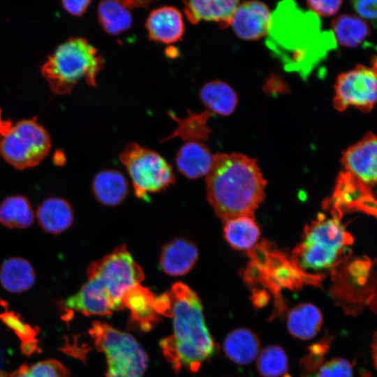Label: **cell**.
<instances>
[{"label": "cell", "mask_w": 377, "mask_h": 377, "mask_svg": "<svg viewBox=\"0 0 377 377\" xmlns=\"http://www.w3.org/2000/svg\"><path fill=\"white\" fill-rule=\"evenodd\" d=\"M372 355L374 362V366L377 369V332L375 334L371 344Z\"/></svg>", "instance_id": "36"}, {"label": "cell", "mask_w": 377, "mask_h": 377, "mask_svg": "<svg viewBox=\"0 0 377 377\" xmlns=\"http://www.w3.org/2000/svg\"><path fill=\"white\" fill-rule=\"evenodd\" d=\"M353 240L339 218L319 214L306 227L303 240L293 250L294 262L302 268H331L339 263Z\"/></svg>", "instance_id": "5"}, {"label": "cell", "mask_w": 377, "mask_h": 377, "mask_svg": "<svg viewBox=\"0 0 377 377\" xmlns=\"http://www.w3.org/2000/svg\"><path fill=\"white\" fill-rule=\"evenodd\" d=\"M368 304L370 307L377 313V293H374L369 300Z\"/></svg>", "instance_id": "37"}, {"label": "cell", "mask_w": 377, "mask_h": 377, "mask_svg": "<svg viewBox=\"0 0 377 377\" xmlns=\"http://www.w3.org/2000/svg\"><path fill=\"white\" fill-rule=\"evenodd\" d=\"M13 126V124L10 121H3L1 119V111L0 109V134L1 136L4 135L6 134L11 127Z\"/></svg>", "instance_id": "35"}, {"label": "cell", "mask_w": 377, "mask_h": 377, "mask_svg": "<svg viewBox=\"0 0 377 377\" xmlns=\"http://www.w3.org/2000/svg\"><path fill=\"white\" fill-rule=\"evenodd\" d=\"M91 1H62L61 5L64 10L73 16H82L87 10Z\"/></svg>", "instance_id": "34"}, {"label": "cell", "mask_w": 377, "mask_h": 377, "mask_svg": "<svg viewBox=\"0 0 377 377\" xmlns=\"http://www.w3.org/2000/svg\"><path fill=\"white\" fill-rule=\"evenodd\" d=\"M208 110L196 113L190 111L188 115L184 119L176 118L172 115L177 122V129L168 138L180 137L188 141L202 142L209 138L212 132L207 125L208 120L212 116Z\"/></svg>", "instance_id": "27"}, {"label": "cell", "mask_w": 377, "mask_h": 377, "mask_svg": "<svg viewBox=\"0 0 377 377\" xmlns=\"http://www.w3.org/2000/svg\"><path fill=\"white\" fill-rule=\"evenodd\" d=\"M200 98L206 110L212 114L228 116L235 110L238 98L234 89L221 80L205 84L200 91Z\"/></svg>", "instance_id": "21"}, {"label": "cell", "mask_w": 377, "mask_h": 377, "mask_svg": "<svg viewBox=\"0 0 377 377\" xmlns=\"http://www.w3.org/2000/svg\"><path fill=\"white\" fill-rule=\"evenodd\" d=\"M272 20V15L264 3L250 1L239 3L229 26L241 39L258 40L269 33Z\"/></svg>", "instance_id": "11"}, {"label": "cell", "mask_w": 377, "mask_h": 377, "mask_svg": "<svg viewBox=\"0 0 377 377\" xmlns=\"http://www.w3.org/2000/svg\"><path fill=\"white\" fill-rule=\"evenodd\" d=\"M306 3L315 15L328 17L337 13L342 1H308Z\"/></svg>", "instance_id": "32"}, {"label": "cell", "mask_w": 377, "mask_h": 377, "mask_svg": "<svg viewBox=\"0 0 377 377\" xmlns=\"http://www.w3.org/2000/svg\"><path fill=\"white\" fill-rule=\"evenodd\" d=\"M288 356L281 346H269L259 353L257 370L263 377H286L288 376Z\"/></svg>", "instance_id": "28"}, {"label": "cell", "mask_w": 377, "mask_h": 377, "mask_svg": "<svg viewBox=\"0 0 377 377\" xmlns=\"http://www.w3.org/2000/svg\"><path fill=\"white\" fill-rule=\"evenodd\" d=\"M184 13L188 20L217 22L222 27L230 25L231 17L239 3L236 0H195L183 1Z\"/></svg>", "instance_id": "13"}, {"label": "cell", "mask_w": 377, "mask_h": 377, "mask_svg": "<svg viewBox=\"0 0 377 377\" xmlns=\"http://www.w3.org/2000/svg\"><path fill=\"white\" fill-rule=\"evenodd\" d=\"M145 27L150 40L166 45L181 40L185 30L182 13L170 6L152 10L147 16Z\"/></svg>", "instance_id": "12"}, {"label": "cell", "mask_w": 377, "mask_h": 377, "mask_svg": "<svg viewBox=\"0 0 377 377\" xmlns=\"http://www.w3.org/2000/svg\"><path fill=\"white\" fill-rule=\"evenodd\" d=\"M36 217L41 228L51 234H59L73 222L71 205L66 200L52 197L45 200L38 207Z\"/></svg>", "instance_id": "18"}, {"label": "cell", "mask_w": 377, "mask_h": 377, "mask_svg": "<svg viewBox=\"0 0 377 377\" xmlns=\"http://www.w3.org/2000/svg\"><path fill=\"white\" fill-rule=\"evenodd\" d=\"M213 159L214 155L202 142L188 141L179 149L175 161L182 174L198 179L209 173Z\"/></svg>", "instance_id": "16"}, {"label": "cell", "mask_w": 377, "mask_h": 377, "mask_svg": "<svg viewBox=\"0 0 377 377\" xmlns=\"http://www.w3.org/2000/svg\"><path fill=\"white\" fill-rule=\"evenodd\" d=\"M333 103L341 112L349 107L370 112L377 104V69L357 65L340 73L334 84Z\"/></svg>", "instance_id": "9"}, {"label": "cell", "mask_w": 377, "mask_h": 377, "mask_svg": "<svg viewBox=\"0 0 377 377\" xmlns=\"http://www.w3.org/2000/svg\"><path fill=\"white\" fill-rule=\"evenodd\" d=\"M131 179L135 195L145 198L148 193L167 188L175 182L170 164L156 151L131 142L119 155Z\"/></svg>", "instance_id": "8"}, {"label": "cell", "mask_w": 377, "mask_h": 377, "mask_svg": "<svg viewBox=\"0 0 377 377\" xmlns=\"http://www.w3.org/2000/svg\"><path fill=\"white\" fill-rule=\"evenodd\" d=\"M223 349L230 361L245 365L252 362L258 356L260 343L258 336L252 330L238 328L226 337Z\"/></svg>", "instance_id": "17"}, {"label": "cell", "mask_w": 377, "mask_h": 377, "mask_svg": "<svg viewBox=\"0 0 377 377\" xmlns=\"http://www.w3.org/2000/svg\"><path fill=\"white\" fill-rule=\"evenodd\" d=\"M352 3L360 17L365 21L377 20V0H357Z\"/></svg>", "instance_id": "33"}, {"label": "cell", "mask_w": 377, "mask_h": 377, "mask_svg": "<svg viewBox=\"0 0 377 377\" xmlns=\"http://www.w3.org/2000/svg\"><path fill=\"white\" fill-rule=\"evenodd\" d=\"M223 233L231 246L248 250L256 244L260 231L253 216H239L225 222Z\"/></svg>", "instance_id": "25"}, {"label": "cell", "mask_w": 377, "mask_h": 377, "mask_svg": "<svg viewBox=\"0 0 377 377\" xmlns=\"http://www.w3.org/2000/svg\"><path fill=\"white\" fill-rule=\"evenodd\" d=\"M34 219L31 205L24 196H9L0 204V223L8 228H26L33 223Z\"/></svg>", "instance_id": "26"}, {"label": "cell", "mask_w": 377, "mask_h": 377, "mask_svg": "<svg viewBox=\"0 0 377 377\" xmlns=\"http://www.w3.org/2000/svg\"><path fill=\"white\" fill-rule=\"evenodd\" d=\"M353 364L344 358H334L321 365L306 377H353Z\"/></svg>", "instance_id": "30"}, {"label": "cell", "mask_w": 377, "mask_h": 377, "mask_svg": "<svg viewBox=\"0 0 377 377\" xmlns=\"http://www.w3.org/2000/svg\"><path fill=\"white\" fill-rule=\"evenodd\" d=\"M50 148L49 133L34 119L18 121L0 139L1 156L20 170L37 165Z\"/></svg>", "instance_id": "7"}, {"label": "cell", "mask_w": 377, "mask_h": 377, "mask_svg": "<svg viewBox=\"0 0 377 377\" xmlns=\"http://www.w3.org/2000/svg\"><path fill=\"white\" fill-rule=\"evenodd\" d=\"M7 377H70V372L58 360H45L31 365L23 364Z\"/></svg>", "instance_id": "29"}, {"label": "cell", "mask_w": 377, "mask_h": 377, "mask_svg": "<svg viewBox=\"0 0 377 377\" xmlns=\"http://www.w3.org/2000/svg\"><path fill=\"white\" fill-rule=\"evenodd\" d=\"M89 334L96 349L105 355L106 377H142L148 358L133 336L98 321L93 323Z\"/></svg>", "instance_id": "6"}, {"label": "cell", "mask_w": 377, "mask_h": 377, "mask_svg": "<svg viewBox=\"0 0 377 377\" xmlns=\"http://www.w3.org/2000/svg\"><path fill=\"white\" fill-rule=\"evenodd\" d=\"M198 257V251L193 244L177 238L163 247L160 265L165 274L182 276L187 274L193 267Z\"/></svg>", "instance_id": "15"}, {"label": "cell", "mask_w": 377, "mask_h": 377, "mask_svg": "<svg viewBox=\"0 0 377 377\" xmlns=\"http://www.w3.org/2000/svg\"><path fill=\"white\" fill-rule=\"evenodd\" d=\"M0 317L22 340L31 339L35 336L34 330L29 325L24 323L16 315L12 313H6L1 315Z\"/></svg>", "instance_id": "31"}, {"label": "cell", "mask_w": 377, "mask_h": 377, "mask_svg": "<svg viewBox=\"0 0 377 377\" xmlns=\"http://www.w3.org/2000/svg\"><path fill=\"white\" fill-rule=\"evenodd\" d=\"M333 37L340 45L355 47L362 44L370 33L369 24L358 15L344 14L332 22Z\"/></svg>", "instance_id": "23"}, {"label": "cell", "mask_w": 377, "mask_h": 377, "mask_svg": "<svg viewBox=\"0 0 377 377\" xmlns=\"http://www.w3.org/2000/svg\"><path fill=\"white\" fill-rule=\"evenodd\" d=\"M87 281L61 302L66 311L87 316H108L125 308L123 297L144 279L141 267L124 245L117 247L87 269Z\"/></svg>", "instance_id": "3"}, {"label": "cell", "mask_w": 377, "mask_h": 377, "mask_svg": "<svg viewBox=\"0 0 377 377\" xmlns=\"http://www.w3.org/2000/svg\"><path fill=\"white\" fill-rule=\"evenodd\" d=\"M155 302L159 314L172 318L173 334L160 342L164 357L177 372L183 368L197 372L213 355L215 347L200 300L187 285L177 282L156 296Z\"/></svg>", "instance_id": "1"}, {"label": "cell", "mask_w": 377, "mask_h": 377, "mask_svg": "<svg viewBox=\"0 0 377 377\" xmlns=\"http://www.w3.org/2000/svg\"><path fill=\"white\" fill-rule=\"evenodd\" d=\"M323 324L320 310L309 302L300 303L288 313L286 326L290 334L300 340L313 339L320 331Z\"/></svg>", "instance_id": "19"}, {"label": "cell", "mask_w": 377, "mask_h": 377, "mask_svg": "<svg viewBox=\"0 0 377 377\" xmlns=\"http://www.w3.org/2000/svg\"><path fill=\"white\" fill-rule=\"evenodd\" d=\"M96 198L107 206H116L128 195V184L126 177L115 170H104L97 173L92 182Z\"/></svg>", "instance_id": "20"}, {"label": "cell", "mask_w": 377, "mask_h": 377, "mask_svg": "<svg viewBox=\"0 0 377 377\" xmlns=\"http://www.w3.org/2000/svg\"><path fill=\"white\" fill-rule=\"evenodd\" d=\"M206 183L207 200L224 222L253 217L265 197L266 181L256 161L242 154H214Z\"/></svg>", "instance_id": "2"}, {"label": "cell", "mask_w": 377, "mask_h": 377, "mask_svg": "<svg viewBox=\"0 0 377 377\" xmlns=\"http://www.w3.org/2000/svg\"><path fill=\"white\" fill-rule=\"evenodd\" d=\"M156 295L148 288L138 284L124 294L123 302L131 311V318L140 328L147 331L159 320L156 308Z\"/></svg>", "instance_id": "14"}, {"label": "cell", "mask_w": 377, "mask_h": 377, "mask_svg": "<svg viewBox=\"0 0 377 377\" xmlns=\"http://www.w3.org/2000/svg\"><path fill=\"white\" fill-rule=\"evenodd\" d=\"M97 18L101 27L112 36L129 29L133 24L131 10L123 1H103L97 6Z\"/></svg>", "instance_id": "24"}, {"label": "cell", "mask_w": 377, "mask_h": 377, "mask_svg": "<svg viewBox=\"0 0 377 377\" xmlns=\"http://www.w3.org/2000/svg\"><path fill=\"white\" fill-rule=\"evenodd\" d=\"M35 279L32 265L24 258H10L1 265L0 283L10 293H20L29 290Z\"/></svg>", "instance_id": "22"}, {"label": "cell", "mask_w": 377, "mask_h": 377, "mask_svg": "<svg viewBox=\"0 0 377 377\" xmlns=\"http://www.w3.org/2000/svg\"><path fill=\"white\" fill-rule=\"evenodd\" d=\"M341 161L345 172L364 185L377 184V135L365 134L343 152Z\"/></svg>", "instance_id": "10"}, {"label": "cell", "mask_w": 377, "mask_h": 377, "mask_svg": "<svg viewBox=\"0 0 377 377\" xmlns=\"http://www.w3.org/2000/svg\"><path fill=\"white\" fill-rule=\"evenodd\" d=\"M103 65V57L92 44L84 38L72 37L48 56L41 73L52 93L66 95L81 80L95 87Z\"/></svg>", "instance_id": "4"}]
</instances>
